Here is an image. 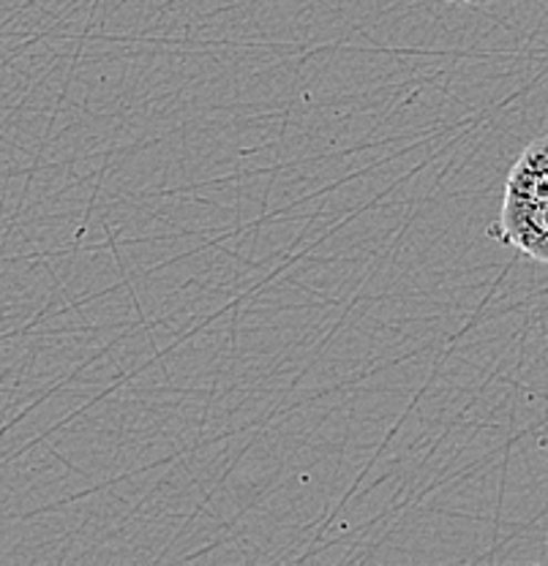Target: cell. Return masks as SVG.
Segmentation results:
<instances>
[{"instance_id": "obj_1", "label": "cell", "mask_w": 548, "mask_h": 566, "mask_svg": "<svg viewBox=\"0 0 548 566\" xmlns=\"http://www.w3.org/2000/svg\"><path fill=\"white\" fill-rule=\"evenodd\" d=\"M488 238L516 248L524 256L548 264V202H516L503 199L497 221L488 227Z\"/></svg>"}, {"instance_id": "obj_2", "label": "cell", "mask_w": 548, "mask_h": 566, "mask_svg": "<svg viewBox=\"0 0 548 566\" xmlns=\"http://www.w3.org/2000/svg\"><path fill=\"white\" fill-rule=\"evenodd\" d=\"M505 199L516 202H548V137L529 142L513 164Z\"/></svg>"}, {"instance_id": "obj_3", "label": "cell", "mask_w": 548, "mask_h": 566, "mask_svg": "<svg viewBox=\"0 0 548 566\" xmlns=\"http://www.w3.org/2000/svg\"><path fill=\"white\" fill-rule=\"evenodd\" d=\"M447 3H473V6H483V3H494V0H447Z\"/></svg>"}]
</instances>
